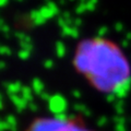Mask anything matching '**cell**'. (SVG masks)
<instances>
[{
  "instance_id": "1",
  "label": "cell",
  "mask_w": 131,
  "mask_h": 131,
  "mask_svg": "<svg viewBox=\"0 0 131 131\" xmlns=\"http://www.w3.org/2000/svg\"><path fill=\"white\" fill-rule=\"evenodd\" d=\"M73 66L98 92L119 94L131 82V67L122 50L101 36L78 45Z\"/></svg>"
},
{
  "instance_id": "2",
  "label": "cell",
  "mask_w": 131,
  "mask_h": 131,
  "mask_svg": "<svg viewBox=\"0 0 131 131\" xmlns=\"http://www.w3.org/2000/svg\"><path fill=\"white\" fill-rule=\"evenodd\" d=\"M25 131H93L79 118L39 117L27 126Z\"/></svg>"
},
{
  "instance_id": "3",
  "label": "cell",
  "mask_w": 131,
  "mask_h": 131,
  "mask_svg": "<svg viewBox=\"0 0 131 131\" xmlns=\"http://www.w3.org/2000/svg\"><path fill=\"white\" fill-rule=\"evenodd\" d=\"M30 20L34 26H42L46 23V20L40 14L39 10H32L30 12Z\"/></svg>"
},
{
  "instance_id": "4",
  "label": "cell",
  "mask_w": 131,
  "mask_h": 131,
  "mask_svg": "<svg viewBox=\"0 0 131 131\" xmlns=\"http://www.w3.org/2000/svg\"><path fill=\"white\" fill-rule=\"evenodd\" d=\"M39 12H40V14L43 15V18L46 20V21H47V20H50V19H52V18H55V16H56V13H55V12L52 11L47 5L40 7V8H39Z\"/></svg>"
},
{
  "instance_id": "5",
  "label": "cell",
  "mask_w": 131,
  "mask_h": 131,
  "mask_svg": "<svg viewBox=\"0 0 131 131\" xmlns=\"http://www.w3.org/2000/svg\"><path fill=\"white\" fill-rule=\"evenodd\" d=\"M56 47H57V54H58L59 57H62L64 55V52H66V48H64V45L61 43V42H58L56 45Z\"/></svg>"
},
{
  "instance_id": "6",
  "label": "cell",
  "mask_w": 131,
  "mask_h": 131,
  "mask_svg": "<svg viewBox=\"0 0 131 131\" xmlns=\"http://www.w3.org/2000/svg\"><path fill=\"white\" fill-rule=\"evenodd\" d=\"M88 10V8H86V2L85 3H80L79 6H77L75 8V13L78 14H82V13H84L85 11Z\"/></svg>"
},
{
  "instance_id": "7",
  "label": "cell",
  "mask_w": 131,
  "mask_h": 131,
  "mask_svg": "<svg viewBox=\"0 0 131 131\" xmlns=\"http://www.w3.org/2000/svg\"><path fill=\"white\" fill-rule=\"evenodd\" d=\"M46 5L50 8V9L52 10L56 13V15H58L59 14V8H58V6H57V3L56 2H54V1H49V2H47Z\"/></svg>"
},
{
  "instance_id": "8",
  "label": "cell",
  "mask_w": 131,
  "mask_h": 131,
  "mask_svg": "<svg viewBox=\"0 0 131 131\" xmlns=\"http://www.w3.org/2000/svg\"><path fill=\"white\" fill-rule=\"evenodd\" d=\"M72 30H73V27H71V26H66L63 28H61V35L62 36H71Z\"/></svg>"
},
{
  "instance_id": "9",
  "label": "cell",
  "mask_w": 131,
  "mask_h": 131,
  "mask_svg": "<svg viewBox=\"0 0 131 131\" xmlns=\"http://www.w3.org/2000/svg\"><path fill=\"white\" fill-rule=\"evenodd\" d=\"M61 16L66 20V22H67V24L69 26L72 24V19H71V14H70V12H68V11H64L62 14H61Z\"/></svg>"
},
{
  "instance_id": "10",
  "label": "cell",
  "mask_w": 131,
  "mask_h": 131,
  "mask_svg": "<svg viewBox=\"0 0 131 131\" xmlns=\"http://www.w3.org/2000/svg\"><path fill=\"white\" fill-rule=\"evenodd\" d=\"M57 23H58V25H59L61 28H63V27H66V26H69L68 24H67V22H66V20L62 18V16H59L58 20H57Z\"/></svg>"
},
{
  "instance_id": "11",
  "label": "cell",
  "mask_w": 131,
  "mask_h": 131,
  "mask_svg": "<svg viewBox=\"0 0 131 131\" xmlns=\"http://www.w3.org/2000/svg\"><path fill=\"white\" fill-rule=\"evenodd\" d=\"M28 55H30V52H28V50H22L21 52H20V57L21 58H27L28 57Z\"/></svg>"
},
{
  "instance_id": "12",
  "label": "cell",
  "mask_w": 131,
  "mask_h": 131,
  "mask_svg": "<svg viewBox=\"0 0 131 131\" xmlns=\"http://www.w3.org/2000/svg\"><path fill=\"white\" fill-rule=\"evenodd\" d=\"M0 52L1 54H10V49H8L7 47H1L0 48Z\"/></svg>"
},
{
  "instance_id": "13",
  "label": "cell",
  "mask_w": 131,
  "mask_h": 131,
  "mask_svg": "<svg viewBox=\"0 0 131 131\" xmlns=\"http://www.w3.org/2000/svg\"><path fill=\"white\" fill-rule=\"evenodd\" d=\"M1 31H2L3 33H5V34H8V33L10 32V27H9V26H8L7 24H6V25H5V26H3V27L1 28Z\"/></svg>"
},
{
  "instance_id": "14",
  "label": "cell",
  "mask_w": 131,
  "mask_h": 131,
  "mask_svg": "<svg viewBox=\"0 0 131 131\" xmlns=\"http://www.w3.org/2000/svg\"><path fill=\"white\" fill-rule=\"evenodd\" d=\"M8 2H9V0H0V8L6 7L8 5Z\"/></svg>"
},
{
  "instance_id": "15",
  "label": "cell",
  "mask_w": 131,
  "mask_h": 131,
  "mask_svg": "<svg viewBox=\"0 0 131 131\" xmlns=\"http://www.w3.org/2000/svg\"><path fill=\"white\" fill-rule=\"evenodd\" d=\"M73 23H74V25H75V26H79V25H81L82 21H81V19L78 18V19H75V20H74V22H73Z\"/></svg>"
},
{
  "instance_id": "16",
  "label": "cell",
  "mask_w": 131,
  "mask_h": 131,
  "mask_svg": "<svg viewBox=\"0 0 131 131\" xmlns=\"http://www.w3.org/2000/svg\"><path fill=\"white\" fill-rule=\"evenodd\" d=\"M5 25H6V23H5V20L0 18V31H1V28H2L3 26H5Z\"/></svg>"
},
{
  "instance_id": "17",
  "label": "cell",
  "mask_w": 131,
  "mask_h": 131,
  "mask_svg": "<svg viewBox=\"0 0 131 131\" xmlns=\"http://www.w3.org/2000/svg\"><path fill=\"white\" fill-rule=\"evenodd\" d=\"M58 2L60 5H66V0H58Z\"/></svg>"
},
{
  "instance_id": "18",
  "label": "cell",
  "mask_w": 131,
  "mask_h": 131,
  "mask_svg": "<svg viewBox=\"0 0 131 131\" xmlns=\"http://www.w3.org/2000/svg\"><path fill=\"white\" fill-rule=\"evenodd\" d=\"M15 1H18V2H23L24 0H15Z\"/></svg>"
},
{
  "instance_id": "19",
  "label": "cell",
  "mask_w": 131,
  "mask_h": 131,
  "mask_svg": "<svg viewBox=\"0 0 131 131\" xmlns=\"http://www.w3.org/2000/svg\"><path fill=\"white\" fill-rule=\"evenodd\" d=\"M45 1H46V2H49V1H50V0H45Z\"/></svg>"
},
{
  "instance_id": "20",
  "label": "cell",
  "mask_w": 131,
  "mask_h": 131,
  "mask_svg": "<svg viewBox=\"0 0 131 131\" xmlns=\"http://www.w3.org/2000/svg\"><path fill=\"white\" fill-rule=\"evenodd\" d=\"M71 1H72V0H71Z\"/></svg>"
}]
</instances>
